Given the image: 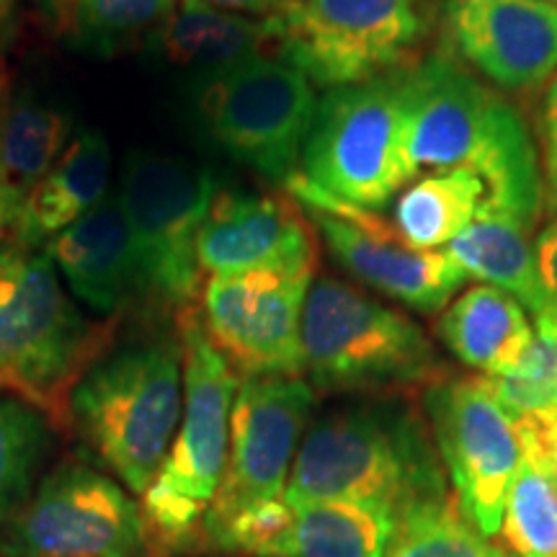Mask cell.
<instances>
[{"label":"cell","instance_id":"obj_1","mask_svg":"<svg viewBox=\"0 0 557 557\" xmlns=\"http://www.w3.org/2000/svg\"><path fill=\"white\" fill-rule=\"evenodd\" d=\"M406 158L413 178L468 169L487 186V207L537 230L540 152L524 116L451 52L418 58L400 73Z\"/></svg>","mask_w":557,"mask_h":557},{"label":"cell","instance_id":"obj_2","mask_svg":"<svg viewBox=\"0 0 557 557\" xmlns=\"http://www.w3.org/2000/svg\"><path fill=\"white\" fill-rule=\"evenodd\" d=\"M451 496L442 455L413 393L359 395L305 431L284 500L361 504L400 517Z\"/></svg>","mask_w":557,"mask_h":557},{"label":"cell","instance_id":"obj_3","mask_svg":"<svg viewBox=\"0 0 557 557\" xmlns=\"http://www.w3.org/2000/svg\"><path fill=\"white\" fill-rule=\"evenodd\" d=\"M107 331L83 315L45 248H0V395L70 423V395Z\"/></svg>","mask_w":557,"mask_h":557},{"label":"cell","instance_id":"obj_4","mask_svg":"<svg viewBox=\"0 0 557 557\" xmlns=\"http://www.w3.org/2000/svg\"><path fill=\"white\" fill-rule=\"evenodd\" d=\"M184 357L171 341L99 357L70 395V423L129 493L145 496L184 410Z\"/></svg>","mask_w":557,"mask_h":557},{"label":"cell","instance_id":"obj_5","mask_svg":"<svg viewBox=\"0 0 557 557\" xmlns=\"http://www.w3.org/2000/svg\"><path fill=\"white\" fill-rule=\"evenodd\" d=\"M302 374L323 393L426 389L451 374L406 312L336 276L312 278L302 310Z\"/></svg>","mask_w":557,"mask_h":557},{"label":"cell","instance_id":"obj_6","mask_svg":"<svg viewBox=\"0 0 557 557\" xmlns=\"http://www.w3.org/2000/svg\"><path fill=\"white\" fill-rule=\"evenodd\" d=\"M181 315L184 410L163 468L143 496L148 532L181 545L199 532L227 465L230 416L240 377L212 344L194 308Z\"/></svg>","mask_w":557,"mask_h":557},{"label":"cell","instance_id":"obj_7","mask_svg":"<svg viewBox=\"0 0 557 557\" xmlns=\"http://www.w3.org/2000/svg\"><path fill=\"white\" fill-rule=\"evenodd\" d=\"M400 73L320 96L299 158V176L369 212L387 207L413 181L406 158Z\"/></svg>","mask_w":557,"mask_h":557},{"label":"cell","instance_id":"obj_8","mask_svg":"<svg viewBox=\"0 0 557 557\" xmlns=\"http://www.w3.org/2000/svg\"><path fill=\"white\" fill-rule=\"evenodd\" d=\"M201 129L222 152L287 186L299 173L315 86L276 54H256L194 81Z\"/></svg>","mask_w":557,"mask_h":557},{"label":"cell","instance_id":"obj_9","mask_svg":"<svg viewBox=\"0 0 557 557\" xmlns=\"http://www.w3.org/2000/svg\"><path fill=\"white\" fill-rule=\"evenodd\" d=\"M269 24L276 58L325 90L410 67L426 34L416 0H289Z\"/></svg>","mask_w":557,"mask_h":557},{"label":"cell","instance_id":"obj_10","mask_svg":"<svg viewBox=\"0 0 557 557\" xmlns=\"http://www.w3.org/2000/svg\"><path fill=\"white\" fill-rule=\"evenodd\" d=\"M220 181L205 165L135 150L116 186L137 261V289L178 312L201 292L197 240Z\"/></svg>","mask_w":557,"mask_h":557},{"label":"cell","instance_id":"obj_11","mask_svg":"<svg viewBox=\"0 0 557 557\" xmlns=\"http://www.w3.org/2000/svg\"><path fill=\"white\" fill-rule=\"evenodd\" d=\"M315 403L318 389L305 377L240 380L227 465L197 532L207 547L243 513L284 498Z\"/></svg>","mask_w":557,"mask_h":557},{"label":"cell","instance_id":"obj_12","mask_svg":"<svg viewBox=\"0 0 557 557\" xmlns=\"http://www.w3.org/2000/svg\"><path fill=\"white\" fill-rule=\"evenodd\" d=\"M148 524L120 480L81 462L54 468L0 524L5 557H145Z\"/></svg>","mask_w":557,"mask_h":557},{"label":"cell","instance_id":"obj_13","mask_svg":"<svg viewBox=\"0 0 557 557\" xmlns=\"http://www.w3.org/2000/svg\"><path fill=\"white\" fill-rule=\"evenodd\" d=\"M423 413L459 506L485 540L496 537L521 459L519 423L483 374H447L421 393Z\"/></svg>","mask_w":557,"mask_h":557},{"label":"cell","instance_id":"obj_14","mask_svg":"<svg viewBox=\"0 0 557 557\" xmlns=\"http://www.w3.org/2000/svg\"><path fill=\"white\" fill-rule=\"evenodd\" d=\"M287 191L305 209L320 240L341 267L380 295L398 299L406 308L434 315L442 312L468 274L449 259L447 250H418L400 230L377 212L331 197L297 173Z\"/></svg>","mask_w":557,"mask_h":557},{"label":"cell","instance_id":"obj_15","mask_svg":"<svg viewBox=\"0 0 557 557\" xmlns=\"http://www.w3.org/2000/svg\"><path fill=\"white\" fill-rule=\"evenodd\" d=\"M315 269L207 276L201 323L240 380L302 377V310Z\"/></svg>","mask_w":557,"mask_h":557},{"label":"cell","instance_id":"obj_16","mask_svg":"<svg viewBox=\"0 0 557 557\" xmlns=\"http://www.w3.org/2000/svg\"><path fill=\"white\" fill-rule=\"evenodd\" d=\"M444 34L462 65L504 90H532L557 73L553 0H447Z\"/></svg>","mask_w":557,"mask_h":557},{"label":"cell","instance_id":"obj_17","mask_svg":"<svg viewBox=\"0 0 557 557\" xmlns=\"http://www.w3.org/2000/svg\"><path fill=\"white\" fill-rule=\"evenodd\" d=\"M201 276L263 269H315V227L287 194L218 186L197 240Z\"/></svg>","mask_w":557,"mask_h":557},{"label":"cell","instance_id":"obj_18","mask_svg":"<svg viewBox=\"0 0 557 557\" xmlns=\"http://www.w3.org/2000/svg\"><path fill=\"white\" fill-rule=\"evenodd\" d=\"M70 295L96 315H114L137 289L135 243L120 191H107L99 205L45 246Z\"/></svg>","mask_w":557,"mask_h":557},{"label":"cell","instance_id":"obj_19","mask_svg":"<svg viewBox=\"0 0 557 557\" xmlns=\"http://www.w3.org/2000/svg\"><path fill=\"white\" fill-rule=\"evenodd\" d=\"M111 148L101 129L83 127L54 169L26 197L9 230V243L39 250L107 197Z\"/></svg>","mask_w":557,"mask_h":557},{"label":"cell","instance_id":"obj_20","mask_svg":"<svg viewBox=\"0 0 557 557\" xmlns=\"http://www.w3.org/2000/svg\"><path fill=\"white\" fill-rule=\"evenodd\" d=\"M148 47L201 78L256 54H274V32L269 18L238 16L205 0H178L171 16L148 37Z\"/></svg>","mask_w":557,"mask_h":557},{"label":"cell","instance_id":"obj_21","mask_svg":"<svg viewBox=\"0 0 557 557\" xmlns=\"http://www.w3.org/2000/svg\"><path fill=\"white\" fill-rule=\"evenodd\" d=\"M442 344L483 377L517 369L534 338L529 312L504 289L478 284L447 305L436 323Z\"/></svg>","mask_w":557,"mask_h":557},{"label":"cell","instance_id":"obj_22","mask_svg":"<svg viewBox=\"0 0 557 557\" xmlns=\"http://www.w3.org/2000/svg\"><path fill=\"white\" fill-rule=\"evenodd\" d=\"M73 137V116L34 88H11L0 116V186L9 230L37 184L54 169Z\"/></svg>","mask_w":557,"mask_h":557},{"label":"cell","instance_id":"obj_23","mask_svg":"<svg viewBox=\"0 0 557 557\" xmlns=\"http://www.w3.org/2000/svg\"><path fill=\"white\" fill-rule=\"evenodd\" d=\"M532 233V227L511 214L483 209L480 218L444 250L465 274L504 289L529 315L537 318L555 302L542 282Z\"/></svg>","mask_w":557,"mask_h":557},{"label":"cell","instance_id":"obj_24","mask_svg":"<svg viewBox=\"0 0 557 557\" xmlns=\"http://www.w3.org/2000/svg\"><path fill=\"white\" fill-rule=\"evenodd\" d=\"M393 517L361 504L292 506L282 532L256 557H385Z\"/></svg>","mask_w":557,"mask_h":557},{"label":"cell","instance_id":"obj_25","mask_svg":"<svg viewBox=\"0 0 557 557\" xmlns=\"http://www.w3.org/2000/svg\"><path fill=\"white\" fill-rule=\"evenodd\" d=\"M52 32L90 58H114L148 39L178 0H39Z\"/></svg>","mask_w":557,"mask_h":557},{"label":"cell","instance_id":"obj_26","mask_svg":"<svg viewBox=\"0 0 557 557\" xmlns=\"http://www.w3.org/2000/svg\"><path fill=\"white\" fill-rule=\"evenodd\" d=\"M487 207V186L468 169L421 176L400 194L395 227L418 250H444Z\"/></svg>","mask_w":557,"mask_h":557},{"label":"cell","instance_id":"obj_27","mask_svg":"<svg viewBox=\"0 0 557 557\" xmlns=\"http://www.w3.org/2000/svg\"><path fill=\"white\" fill-rule=\"evenodd\" d=\"M58 426L29 403L0 395V524L29 504Z\"/></svg>","mask_w":557,"mask_h":557},{"label":"cell","instance_id":"obj_28","mask_svg":"<svg viewBox=\"0 0 557 557\" xmlns=\"http://www.w3.org/2000/svg\"><path fill=\"white\" fill-rule=\"evenodd\" d=\"M498 537L513 557H557V493L545 462L527 442L508 485Z\"/></svg>","mask_w":557,"mask_h":557},{"label":"cell","instance_id":"obj_29","mask_svg":"<svg viewBox=\"0 0 557 557\" xmlns=\"http://www.w3.org/2000/svg\"><path fill=\"white\" fill-rule=\"evenodd\" d=\"M465 517L455 493L444 500L408 508L393 519L385 557H500Z\"/></svg>","mask_w":557,"mask_h":557},{"label":"cell","instance_id":"obj_30","mask_svg":"<svg viewBox=\"0 0 557 557\" xmlns=\"http://www.w3.org/2000/svg\"><path fill=\"white\" fill-rule=\"evenodd\" d=\"M534 338L517 369L485 377L513 418L557 413V305L534 318Z\"/></svg>","mask_w":557,"mask_h":557},{"label":"cell","instance_id":"obj_31","mask_svg":"<svg viewBox=\"0 0 557 557\" xmlns=\"http://www.w3.org/2000/svg\"><path fill=\"white\" fill-rule=\"evenodd\" d=\"M537 152L542 173V212L557 218V73L547 81L537 114Z\"/></svg>","mask_w":557,"mask_h":557},{"label":"cell","instance_id":"obj_32","mask_svg":"<svg viewBox=\"0 0 557 557\" xmlns=\"http://www.w3.org/2000/svg\"><path fill=\"white\" fill-rule=\"evenodd\" d=\"M534 253H537L542 282L557 305V218H549L547 225L540 230L537 240H534Z\"/></svg>","mask_w":557,"mask_h":557},{"label":"cell","instance_id":"obj_33","mask_svg":"<svg viewBox=\"0 0 557 557\" xmlns=\"http://www.w3.org/2000/svg\"><path fill=\"white\" fill-rule=\"evenodd\" d=\"M205 3L214 5V9L238 13V16L248 18H271L278 11L287 9L289 0H205Z\"/></svg>","mask_w":557,"mask_h":557},{"label":"cell","instance_id":"obj_34","mask_svg":"<svg viewBox=\"0 0 557 557\" xmlns=\"http://www.w3.org/2000/svg\"><path fill=\"white\" fill-rule=\"evenodd\" d=\"M11 78L9 73H5L3 62H0V116H3V107L5 101H9V94H11ZM3 238H9V212H5V199H3V186H0V243Z\"/></svg>","mask_w":557,"mask_h":557},{"label":"cell","instance_id":"obj_35","mask_svg":"<svg viewBox=\"0 0 557 557\" xmlns=\"http://www.w3.org/2000/svg\"><path fill=\"white\" fill-rule=\"evenodd\" d=\"M0 3H9V0H0Z\"/></svg>","mask_w":557,"mask_h":557},{"label":"cell","instance_id":"obj_36","mask_svg":"<svg viewBox=\"0 0 557 557\" xmlns=\"http://www.w3.org/2000/svg\"><path fill=\"white\" fill-rule=\"evenodd\" d=\"M500 557H508V555H506V553H500Z\"/></svg>","mask_w":557,"mask_h":557},{"label":"cell","instance_id":"obj_37","mask_svg":"<svg viewBox=\"0 0 557 557\" xmlns=\"http://www.w3.org/2000/svg\"><path fill=\"white\" fill-rule=\"evenodd\" d=\"M416 3H421V0H416Z\"/></svg>","mask_w":557,"mask_h":557},{"label":"cell","instance_id":"obj_38","mask_svg":"<svg viewBox=\"0 0 557 557\" xmlns=\"http://www.w3.org/2000/svg\"><path fill=\"white\" fill-rule=\"evenodd\" d=\"M553 3H557V0H553Z\"/></svg>","mask_w":557,"mask_h":557}]
</instances>
